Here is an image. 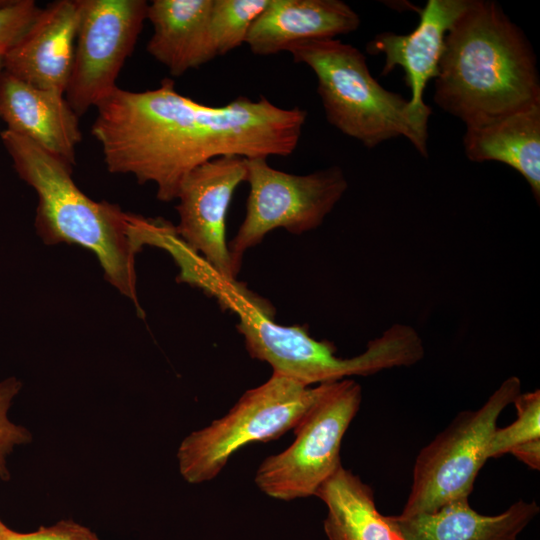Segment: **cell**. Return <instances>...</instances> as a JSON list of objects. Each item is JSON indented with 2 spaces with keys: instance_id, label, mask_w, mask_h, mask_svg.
Here are the masks:
<instances>
[{
  "instance_id": "6da1fadb",
  "label": "cell",
  "mask_w": 540,
  "mask_h": 540,
  "mask_svg": "<svg viewBox=\"0 0 540 540\" xmlns=\"http://www.w3.org/2000/svg\"><path fill=\"white\" fill-rule=\"evenodd\" d=\"M96 109L91 134L108 171L154 183L164 202L176 199L187 175L212 159L291 155L307 119L303 108L279 107L264 96L204 105L178 93L168 78L145 91L116 87Z\"/></svg>"
},
{
  "instance_id": "7a4b0ae2",
  "label": "cell",
  "mask_w": 540,
  "mask_h": 540,
  "mask_svg": "<svg viewBox=\"0 0 540 540\" xmlns=\"http://www.w3.org/2000/svg\"><path fill=\"white\" fill-rule=\"evenodd\" d=\"M434 102L466 127L540 104L534 51L489 0H468L445 36Z\"/></svg>"
},
{
  "instance_id": "3957f363",
  "label": "cell",
  "mask_w": 540,
  "mask_h": 540,
  "mask_svg": "<svg viewBox=\"0 0 540 540\" xmlns=\"http://www.w3.org/2000/svg\"><path fill=\"white\" fill-rule=\"evenodd\" d=\"M2 142L19 177L38 196L35 228L46 245L68 243L91 250L106 280L134 303L142 317L136 290L135 257L143 246L137 214L109 202H97L72 179V167L29 139L5 129Z\"/></svg>"
},
{
  "instance_id": "277c9868",
  "label": "cell",
  "mask_w": 540,
  "mask_h": 540,
  "mask_svg": "<svg viewBox=\"0 0 540 540\" xmlns=\"http://www.w3.org/2000/svg\"><path fill=\"white\" fill-rule=\"evenodd\" d=\"M207 292L237 314V329L252 358L268 363L274 373L306 386L408 367L424 357L423 341L409 325H392L369 341L361 354L341 358L336 355L333 343L314 339L307 327L275 323L274 308L270 303L236 280L216 278Z\"/></svg>"
},
{
  "instance_id": "5b68a950",
  "label": "cell",
  "mask_w": 540,
  "mask_h": 540,
  "mask_svg": "<svg viewBox=\"0 0 540 540\" xmlns=\"http://www.w3.org/2000/svg\"><path fill=\"white\" fill-rule=\"evenodd\" d=\"M287 52L314 72L326 119L341 133L369 149L402 136L427 157L428 131L413 119L409 100L382 87L356 47L334 38L296 44Z\"/></svg>"
},
{
  "instance_id": "8992f818",
  "label": "cell",
  "mask_w": 540,
  "mask_h": 540,
  "mask_svg": "<svg viewBox=\"0 0 540 540\" xmlns=\"http://www.w3.org/2000/svg\"><path fill=\"white\" fill-rule=\"evenodd\" d=\"M324 384L310 387L273 372L265 383L244 392L223 417L183 439L177 451L181 476L190 484L208 482L245 445L276 440L293 430Z\"/></svg>"
},
{
  "instance_id": "52a82bcc",
  "label": "cell",
  "mask_w": 540,
  "mask_h": 540,
  "mask_svg": "<svg viewBox=\"0 0 540 540\" xmlns=\"http://www.w3.org/2000/svg\"><path fill=\"white\" fill-rule=\"evenodd\" d=\"M520 393V379L507 378L480 408L460 412L421 449L400 516L434 512L453 501L468 499L479 471L488 460L497 420Z\"/></svg>"
},
{
  "instance_id": "ba28073f",
  "label": "cell",
  "mask_w": 540,
  "mask_h": 540,
  "mask_svg": "<svg viewBox=\"0 0 540 540\" xmlns=\"http://www.w3.org/2000/svg\"><path fill=\"white\" fill-rule=\"evenodd\" d=\"M361 401L362 389L356 381L347 378L325 383L321 395L293 429V443L259 465L254 477L257 487L283 501L315 496L342 466V440Z\"/></svg>"
},
{
  "instance_id": "9c48e42d",
  "label": "cell",
  "mask_w": 540,
  "mask_h": 540,
  "mask_svg": "<svg viewBox=\"0 0 540 540\" xmlns=\"http://www.w3.org/2000/svg\"><path fill=\"white\" fill-rule=\"evenodd\" d=\"M246 168V213L228 248L236 275L244 253L267 233L283 228L302 234L317 228L348 187L339 166L296 175L271 167L266 158H246Z\"/></svg>"
},
{
  "instance_id": "30bf717a",
  "label": "cell",
  "mask_w": 540,
  "mask_h": 540,
  "mask_svg": "<svg viewBox=\"0 0 540 540\" xmlns=\"http://www.w3.org/2000/svg\"><path fill=\"white\" fill-rule=\"evenodd\" d=\"M79 22L64 97L78 117L117 86L144 21L145 0H78Z\"/></svg>"
},
{
  "instance_id": "8fae6325",
  "label": "cell",
  "mask_w": 540,
  "mask_h": 540,
  "mask_svg": "<svg viewBox=\"0 0 540 540\" xmlns=\"http://www.w3.org/2000/svg\"><path fill=\"white\" fill-rule=\"evenodd\" d=\"M246 177V158L218 157L191 171L176 198L177 235L227 280H235L236 274L226 243V215L235 189Z\"/></svg>"
},
{
  "instance_id": "7c38bea8",
  "label": "cell",
  "mask_w": 540,
  "mask_h": 540,
  "mask_svg": "<svg viewBox=\"0 0 540 540\" xmlns=\"http://www.w3.org/2000/svg\"><path fill=\"white\" fill-rule=\"evenodd\" d=\"M468 0H428L420 10L417 27L402 35L383 32L368 44L369 54H383L385 63L381 75L386 76L396 66L403 68L410 88V113L415 122L427 130L431 108L423 94L430 79H435L447 32L465 9Z\"/></svg>"
},
{
  "instance_id": "4fadbf2b",
  "label": "cell",
  "mask_w": 540,
  "mask_h": 540,
  "mask_svg": "<svg viewBox=\"0 0 540 540\" xmlns=\"http://www.w3.org/2000/svg\"><path fill=\"white\" fill-rule=\"evenodd\" d=\"M78 22V0L49 3L2 57L3 70L39 89L64 94Z\"/></svg>"
},
{
  "instance_id": "5bb4252c",
  "label": "cell",
  "mask_w": 540,
  "mask_h": 540,
  "mask_svg": "<svg viewBox=\"0 0 540 540\" xmlns=\"http://www.w3.org/2000/svg\"><path fill=\"white\" fill-rule=\"evenodd\" d=\"M0 118L7 130L34 142L73 167L81 142L79 117L64 94L34 87L0 72Z\"/></svg>"
},
{
  "instance_id": "9a60e30c",
  "label": "cell",
  "mask_w": 540,
  "mask_h": 540,
  "mask_svg": "<svg viewBox=\"0 0 540 540\" xmlns=\"http://www.w3.org/2000/svg\"><path fill=\"white\" fill-rule=\"evenodd\" d=\"M360 23L359 15L340 0H270L245 44L255 55H274L296 44L354 32Z\"/></svg>"
},
{
  "instance_id": "2e32d148",
  "label": "cell",
  "mask_w": 540,
  "mask_h": 540,
  "mask_svg": "<svg viewBox=\"0 0 540 540\" xmlns=\"http://www.w3.org/2000/svg\"><path fill=\"white\" fill-rule=\"evenodd\" d=\"M538 513L535 501L518 500L500 514L483 515L461 499L434 512L390 518L403 540H517Z\"/></svg>"
},
{
  "instance_id": "e0dca14e",
  "label": "cell",
  "mask_w": 540,
  "mask_h": 540,
  "mask_svg": "<svg viewBox=\"0 0 540 540\" xmlns=\"http://www.w3.org/2000/svg\"><path fill=\"white\" fill-rule=\"evenodd\" d=\"M463 147L474 162L497 161L518 172L540 199V104L466 127Z\"/></svg>"
},
{
  "instance_id": "ac0fdd59",
  "label": "cell",
  "mask_w": 540,
  "mask_h": 540,
  "mask_svg": "<svg viewBox=\"0 0 540 540\" xmlns=\"http://www.w3.org/2000/svg\"><path fill=\"white\" fill-rule=\"evenodd\" d=\"M213 0H154L147 19L153 34L147 52L174 77L210 61L207 24Z\"/></svg>"
},
{
  "instance_id": "d6986e66",
  "label": "cell",
  "mask_w": 540,
  "mask_h": 540,
  "mask_svg": "<svg viewBox=\"0 0 540 540\" xmlns=\"http://www.w3.org/2000/svg\"><path fill=\"white\" fill-rule=\"evenodd\" d=\"M315 496L327 508L324 531L328 540H403L390 516L378 511L371 487L343 466Z\"/></svg>"
},
{
  "instance_id": "ffe728a7",
  "label": "cell",
  "mask_w": 540,
  "mask_h": 540,
  "mask_svg": "<svg viewBox=\"0 0 540 540\" xmlns=\"http://www.w3.org/2000/svg\"><path fill=\"white\" fill-rule=\"evenodd\" d=\"M270 0H213L207 24L210 61L246 43L249 31Z\"/></svg>"
},
{
  "instance_id": "44dd1931",
  "label": "cell",
  "mask_w": 540,
  "mask_h": 540,
  "mask_svg": "<svg viewBox=\"0 0 540 540\" xmlns=\"http://www.w3.org/2000/svg\"><path fill=\"white\" fill-rule=\"evenodd\" d=\"M513 404L517 418L504 428H496L488 447V459L510 453L522 443L540 439V391L520 393Z\"/></svg>"
},
{
  "instance_id": "7402d4cb",
  "label": "cell",
  "mask_w": 540,
  "mask_h": 540,
  "mask_svg": "<svg viewBox=\"0 0 540 540\" xmlns=\"http://www.w3.org/2000/svg\"><path fill=\"white\" fill-rule=\"evenodd\" d=\"M40 12L33 0H0V57L24 36Z\"/></svg>"
},
{
  "instance_id": "603a6c76",
  "label": "cell",
  "mask_w": 540,
  "mask_h": 540,
  "mask_svg": "<svg viewBox=\"0 0 540 540\" xmlns=\"http://www.w3.org/2000/svg\"><path fill=\"white\" fill-rule=\"evenodd\" d=\"M21 383L14 377L0 382V478H8L6 457L17 445L30 441L29 432L22 426L14 424L8 418V410L12 400L19 393Z\"/></svg>"
},
{
  "instance_id": "cb8c5ba5",
  "label": "cell",
  "mask_w": 540,
  "mask_h": 540,
  "mask_svg": "<svg viewBox=\"0 0 540 540\" xmlns=\"http://www.w3.org/2000/svg\"><path fill=\"white\" fill-rule=\"evenodd\" d=\"M4 540H100L88 528L71 520H62L53 526L40 527L28 533L7 529Z\"/></svg>"
},
{
  "instance_id": "d4e9b609",
  "label": "cell",
  "mask_w": 540,
  "mask_h": 540,
  "mask_svg": "<svg viewBox=\"0 0 540 540\" xmlns=\"http://www.w3.org/2000/svg\"><path fill=\"white\" fill-rule=\"evenodd\" d=\"M510 453L530 468L540 469V439L522 443L514 447Z\"/></svg>"
},
{
  "instance_id": "484cf974",
  "label": "cell",
  "mask_w": 540,
  "mask_h": 540,
  "mask_svg": "<svg viewBox=\"0 0 540 540\" xmlns=\"http://www.w3.org/2000/svg\"><path fill=\"white\" fill-rule=\"evenodd\" d=\"M8 527L0 520V540H4Z\"/></svg>"
},
{
  "instance_id": "4316f807",
  "label": "cell",
  "mask_w": 540,
  "mask_h": 540,
  "mask_svg": "<svg viewBox=\"0 0 540 540\" xmlns=\"http://www.w3.org/2000/svg\"><path fill=\"white\" fill-rule=\"evenodd\" d=\"M3 67H2V57H0V72L2 71Z\"/></svg>"
}]
</instances>
